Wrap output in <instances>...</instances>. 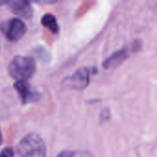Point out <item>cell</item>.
<instances>
[{
  "instance_id": "obj_1",
  "label": "cell",
  "mask_w": 157,
  "mask_h": 157,
  "mask_svg": "<svg viewBox=\"0 0 157 157\" xmlns=\"http://www.w3.org/2000/svg\"><path fill=\"white\" fill-rule=\"evenodd\" d=\"M20 157H47L46 145L42 138L34 132L27 134L17 145Z\"/></svg>"
},
{
  "instance_id": "obj_2",
  "label": "cell",
  "mask_w": 157,
  "mask_h": 157,
  "mask_svg": "<svg viewBox=\"0 0 157 157\" xmlns=\"http://www.w3.org/2000/svg\"><path fill=\"white\" fill-rule=\"evenodd\" d=\"M7 71L9 75L17 81H27L35 74L36 63L31 57L17 55L8 63Z\"/></svg>"
},
{
  "instance_id": "obj_3",
  "label": "cell",
  "mask_w": 157,
  "mask_h": 157,
  "mask_svg": "<svg viewBox=\"0 0 157 157\" xmlns=\"http://www.w3.org/2000/svg\"><path fill=\"white\" fill-rule=\"evenodd\" d=\"M141 47H142V42L140 40H136L132 41L129 46H125L121 48V50L115 52L108 58H106L102 63L103 68L106 70H109L118 67L130 56L131 53L138 52L141 49Z\"/></svg>"
},
{
  "instance_id": "obj_4",
  "label": "cell",
  "mask_w": 157,
  "mask_h": 157,
  "mask_svg": "<svg viewBox=\"0 0 157 157\" xmlns=\"http://www.w3.org/2000/svg\"><path fill=\"white\" fill-rule=\"evenodd\" d=\"M1 32L9 41H17L26 34L27 26L19 18H10L5 20L0 25Z\"/></svg>"
},
{
  "instance_id": "obj_5",
  "label": "cell",
  "mask_w": 157,
  "mask_h": 157,
  "mask_svg": "<svg viewBox=\"0 0 157 157\" xmlns=\"http://www.w3.org/2000/svg\"><path fill=\"white\" fill-rule=\"evenodd\" d=\"M90 73L86 67H81L77 69L71 76L65 77L62 84L63 86L75 90H83L89 85Z\"/></svg>"
},
{
  "instance_id": "obj_6",
  "label": "cell",
  "mask_w": 157,
  "mask_h": 157,
  "mask_svg": "<svg viewBox=\"0 0 157 157\" xmlns=\"http://www.w3.org/2000/svg\"><path fill=\"white\" fill-rule=\"evenodd\" d=\"M14 88L17 92L23 105L37 102L40 99V93L28 81H16Z\"/></svg>"
},
{
  "instance_id": "obj_7",
  "label": "cell",
  "mask_w": 157,
  "mask_h": 157,
  "mask_svg": "<svg viewBox=\"0 0 157 157\" xmlns=\"http://www.w3.org/2000/svg\"><path fill=\"white\" fill-rule=\"evenodd\" d=\"M9 9L20 17L30 18L33 14V9L30 5V2L25 0H12L6 1Z\"/></svg>"
},
{
  "instance_id": "obj_8",
  "label": "cell",
  "mask_w": 157,
  "mask_h": 157,
  "mask_svg": "<svg viewBox=\"0 0 157 157\" xmlns=\"http://www.w3.org/2000/svg\"><path fill=\"white\" fill-rule=\"evenodd\" d=\"M41 24L43 27L48 29L53 34H57L59 32V25H58L57 19L51 13H46L42 16Z\"/></svg>"
},
{
  "instance_id": "obj_9",
  "label": "cell",
  "mask_w": 157,
  "mask_h": 157,
  "mask_svg": "<svg viewBox=\"0 0 157 157\" xmlns=\"http://www.w3.org/2000/svg\"><path fill=\"white\" fill-rule=\"evenodd\" d=\"M0 157H14V151L10 147H6L0 152Z\"/></svg>"
},
{
  "instance_id": "obj_10",
  "label": "cell",
  "mask_w": 157,
  "mask_h": 157,
  "mask_svg": "<svg viewBox=\"0 0 157 157\" xmlns=\"http://www.w3.org/2000/svg\"><path fill=\"white\" fill-rule=\"evenodd\" d=\"M72 157H94L91 153L87 151H77V152H73Z\"/></svg>"
},
{
  "instance_id": "obj_11",
  "label": "cell",
  "mask_w": 157,
  "mask_h": 157,
  "mask_svg": "<svg viewBox=\"0 0 157 157\" xmlns=\"http://www.w3.org/2000/svg\"><path fill=\"white\" fill-rule=\"evenodd\" d=\"M73 155V152H71V151H63V152H61L57 157H72Z\"/></svg>"
},
{
  "instance_id": "obj_12",
  "label": "cell",
  "mask_w": 157,
  "mask_h": 157,
  "mask_svg": "<svg viewBox=\"0 0 157 157\" xmlns=\"http://www.w3.org/2000/svg\"><path fill=\"white\" fill-rule=\"evenodd\" d=\"M3 143V136H2V133H1V131H0V146Z\"/></svg>"
},
{
  "instance_id": "obj_13",
  "label": "cell",
  "mask_w": 157,
  "mask_h": 157,
  "mask_svg": "<svg viewBox=\"0 0 157 157\" xmlns=\"http://www.w3.org/2000/svg\"><path fill=\"white\" fill-rule=\"evenodd\" d=\"M3 4H6V1H0V5H3Z\"/></svg>"
}]
</instances>
